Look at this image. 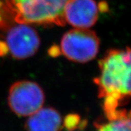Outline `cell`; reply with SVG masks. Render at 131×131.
<instances>
[{
  "instance_id": "6da1fadb",
  "label": "cell",
  "mask_w": 131,
  "mask_h": 131,
  "mask_svg": "<svg viewBox=\"0 0 131 131\" xmlns=\"http://www.w3.org/2000/svg\"><path fill=\"white\" fill-rule=\"evenodd\" d=\"M98 68L99 75L93 81L108 118L131 97V48L109 50L99 61Z\"/></svg>"
},
{
  "instance_id": "7a4b0ae2",
  "label": "cell",
  "mask_w": 131,
  "mask_h": 131,
  "mask_svg": "<svg viewBox=\"0 0 131 131\" xmlns=\"http://www.w3.org/2000/svg\"><path fill=\"white\" fill-rule=\"evenodd\" d=\"M69 0H5L13 21L45 26L66 25L64 9Z\"/></svg>"
},
{
  "instance_id": "3957f363",
  "label": "cell",
  "mask_w": 131,
  "mask_h": 131,
  "mask_svg": "<svg viewBox=\"0 0 131 131\" xmlns=\"http://www.w3.org/2000/svg\"><path fill=\"white\" fill-rule=\"evenodd\" d=\"M100 47V39L89 28H75L61 38L60 50L71 61L84 63L94 59Z\"/></svg>"
},
{
  "instance_id": "277c9868",
  "label": "cell",
  "mask_w": 131,
  "mask_h": 131,
  "mask_svg": "<svg viewBox=\"0 0 131 131\" xmlns=\"http://www.w3.org/2000/svg\"><path fill=\"white\" fill-rule=\"evenodd\" d=\"M43 89L32 81L20 80L10 86L7 102L10 110L18 117H29L43 106Z\"/></svg>"
},
{
  "instance_id": "5b68a950",
  "label": "cell",
  "mask_w": 131,
  "mask_h": 131,
  "mask_svg": "<svg viewBox=\"0 0 131 131\" xmlns=\"http://www.w3.org/2000/svg\"><path fill=\"white\" fill-rule=\"evenodd\" d=\"M5 42L15 59L23 60L33 56L40 46L37 31L28 24H18L7 29Z\"/></svg>"
},
{
  "instance_id": "8992f818",
  "label": "cell",
  "mask_w": 131,
  "mask_h": 131,
  "mask_svg": "<svg viewBox=\"0 0 131 131\" xmlns=\"http://www.w3.org/2000/svg\"><path fill=\"white\" fill-rule=\"evenodd\" d=\"M98 11L95 0H69L64 9V19L74 28H90L97 22Z\"/></svg>"
},
{
  "instance_id": "52a82bcc",
  "label": "cell",
  "mask_w": 131,
  "mask_h": 131,
  "mask_svg": "<svg viewBox=\"0 0 131 131\" xmlns=\"http://www.w3.org/2000/svg\"><path fill=\"white\" fill-rule=\"evenodd\" d=\"M62 118L60 113L52 107H42L28 117L26 131H60Z\"/></svg>"
},
{
  "instance_id": "ba28073f",
  "label": "cell",
  "mask_w": 131,
  "mask_h": 131,
  "mask_svg": "<svg viewBox=\"0 0 131 131\" xmlns=\"http://www.w3.org/2000/svg\"><path fill=\"white\" fill-rule=\"evenodd\" d=\"M97 131H131V112L118 109L108 122L98 126Z\"/></svg>"
},
{
  "instance_id": "9c48e42d",
  "label": "cell",
  "mask_w": 131,
  "mask_h": 131,
  "mask_svg": "<svg viewBox=\"0 0 131 131\" xmlns=\"http://www.w3.org/2000/svg\"><path fill=\"white\" fill-rule=\"evenodd\" d=\"M9 18H12L5 2L0 0V31H5L9 27Z\"/></svg>"
},
{
  "instance_id": "30bf717a",
  "label": "cell",
  "mask_w": 131,
  "mask_h": 131,
  "mask_svg": "<svg viewBox=\"0 0 131 131\" xmlns=\"http://www.w3.org/2000/svg\"><path fill=\"white\" fill-rule=\"evenodd\" d=\"M8 47L6 45V42L0 41V57L5 56L8 53Z\"/></svg>"
},
{
  "instance_id": "8fae6325",
  "label": "cell",
  "mask_w": 131,
  "mask_h": 131,
  "mask_svg": "<svg viewBox=\"0 0 131 131\" xmlns=\"http://www.w3.org/2000/svg\"><path fill=\"white\" fill-rule=\"evenodd\" d=\"M48 52L50 54V56L52 57H57L58 56V55L60 54L61 52V50H60V48L56 46V45H53L52 46L49 50H48Z\"/></svg>"
}]
</instances>
